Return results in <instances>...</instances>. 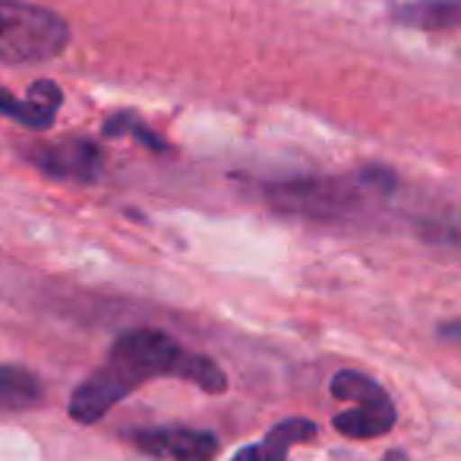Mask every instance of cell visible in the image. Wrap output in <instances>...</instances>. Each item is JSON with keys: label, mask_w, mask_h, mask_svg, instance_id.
I'll return each instance as SVG.
<instances>
[{"label": "cell", "mask_w": 461, "mask_h": 461, "mask_svg": "<svg viewBox=\"0 0 461 461\" xmlns=\"http://www.w3.org/2000/svg\"><path fill=\"white\" fill-rule=\"evenodd\" d=\"M70 45L60 14L26 0H0V64H48Z\"/></svg>", "instance_id": "7a4b0ae2"}, {"label": "cell", "mask_w": 461, "mask_h": 461, "mask_svg": "<svg viewBox=\"0 0 461 461\" xmlns=\"http://www.w3.org/2000/svg\"><path fill=\"white\" fill-rule=\"evenodd\" d=\"M316 436V423L303 420V417H288V420L276 423L263 442L240 448L230 461H288V452L301 442H310Z\"/></svg>", "instance_id": "52a82bcc"}, {"label": "cell", "mask_w": 461, "mask_h": 461, "mask_svg": "<svg viewBox=\"0 0 461 461\" xmlns=\"http://www.w3.org/2000/svg\"><path fill=\"white\" fill-rule=\"evenodd\" d=\"M389 184H392L389 171H383V167H366L357 180L297 177V180H285V184H272L269 196H272V205H278L282 212H294V215H310V218H335V215L351 212L360 190H366V186L389 190Z\"/></svg>", "instance_id": "3957f363"}, {"label": "cell", "mask_w": 461, "mask_h": 461, "mask_svg": "<svg viewBox=\"0 0 461 461\" xmlns=\"http://www.w3.org/2000/svg\"><path fill=\"white\" fill-rule=\"evenodd\" d=\"M383 461H408V458H404V455L402 452H389V455H385V458Z\"/></svg>", "instance_id": "5bb4252c"}, {"label": "cell", "mask_w": 461, "mask_h": 461, "mask_svg": "<svg viewBox=\"0 0 461 461\" xmlns=\"http://www.w3.org/2000/svg\"><path fill=\"white\" fill-rule=\"evenodd\" d=\"M26 158L54 180L92 184L98 177V171H102V152H98V146L92 140H64L35 146L26 149Z\"/></svg>", "instance_id": "8992f818"}, {"label": "cell", "mask_w": 461, "mask_h": 461, "mask_svg": "<svg viewBox=\"0 0 461 461\" xmlns=\"http://www.w3.org/2000/svg\"><path fill=\"white\" fill-rule=\"evenodd\" d=\"M29 98H32V102H39V104H45V108H54V111H58L60 102H64V95H60L58 86L45 83V79H41V83H35L32 89H29Z\"/></svg>", "instance_id": "7c38bea8"}, {"label": "cell", "mask_w": 461, "mask_h": 461, "mask_svg": "<svg viewBox=\"0 0 461 461\" xmlns=\"http://www.w3.org/2000/svg\"><path fill=\"white\" fill-rule=\"evenodd\" d=\"M130 442L142 455L158 461H215L221 452V442L209 429L193 427H149L133 429Z\"/></svg>", "instance_id": "5b68a950"}, {"label": "cell", "mask_w": 461, "mask_h": 461, "mask_svg": "<svg viewBox=\"0 0 461 461\" xmlns=\"http://www.w3.org/2000/svg\"><path fill=\"white\" fill-rule=\"evenodd\" d=\"M332 395L354 402V408L335 414L332 427L351 439H376L395 427V404L376 379L357 370H341L332 376Z\"/></svg>", "instance_id": "277c9868"}, {"label": "cell", "mask_w": 461, "mask_h": 461, "mask_svg": "<svg viewBox=\"0 0 461 461\" xmlns=\"http://www.w3.org/2000/svg\"><path fill=\"white\" fill-rule=\"evenodd\" d=\"M0 114L16 121L26 130H48L54 123V108H45V104L32 102V98H14L10 92L0 89Z\"/></svg>", "instance_id": "30bf717a"}, {"label": "cell", "mask_w": 461, "mask_h": 461, "mask_svg": "<svg viewBox=\"0 0 461 461\" xmlns=\"http://www.w3.org/2000/svg\"><path fill=\"white\" fill-rule=\"evenodd\" d=\"M45 389H41L39 376L23 366L0 364V411H26L41 402Z\"/></svg>", "instance_id": "9c48e42d"}, {"label": "cell", "mask_w": 461, "mask_h": 461, "mask_svg": "<svg viewBox=\"0 0 461 461\" xmlns=\"http://www.w3.org/2000/svg\"><path fill=\"white\" fill-rule=\"evenodd\" d=\"M395 23L402 26H414V29H458L461 26V0H414V4H404L398 7Z\"/></svg>", "instance_id": "ba28073f"}, {"label": "cell", "mask_w": 461, "mask_h": 461, "mask_svg": "<svg viewBox=\"0 0 461 461\" xmlns=\"http://www.w3.org/2000/svg\"><path fill=\"white\" fill-rule=\"evenodd\" d=\"M158 376L186 379L209 395H221L228 389V376L218 370L212 357L186 351L158 329H133V332H123L111 345L108 360L73 389L67 408L73 420L89 427L102 420L117 402L133 395L146 379Z\"/></svg>", "instance_id": "6da1fadb"}, {"label": "cell", "mask_w": 461, "mask_h": 461, "mask_svg": "<svg viewBox=\"0 0 461 461\" xmlns=\"http://www.w3.org/2000/svg\"><path fill=\"white\" fill-rule=\"evenodd\" d=\"M123 133H133L136 140H140L142 146L152 149V152H167V142L158 140V136H155L149 127H142L133 114H117V117H111V121L104 123V136H123Z\"/></svg>", "instance_id": "8fae6325"}, {"label": "cell", "mask_w": 461, "mask_h": 461, "mask_svg": "<svg viewBox=\"0 0 461 461\" xmlns=\"http://www.w3.org/2000/svg\"><path fill=\"white\" fill-rule=\"evenodd\" d=\"M439 335L446 341H461V322H442L439 326Z\"/></svg>", "instance_id": "4fadbf2b"}]
</instances>
